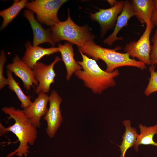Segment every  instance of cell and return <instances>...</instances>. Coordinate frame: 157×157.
<instances>
[{
	"mask_svg": "<svg viewBox=\"0 0 157 157\" xmlns=\"http://www.w3.org/2000/svg\"><path fill=\"white\" fill-rule=\"evenodd\" d=\"M2 110L9 115L8 120L13 119L15 123L11 126L5 127L0 123V135L10 131L16 136L19 141L18 148L11 152L7 157L15 155L19 157H26L29 153L28 144L33 145L37 137L36 128L32 124L23 110L13 106L4 107Z\"/></svg>",
	"mask_w": 157,
	"mask_h": 157,
	"instance_id": "1",
	"label": "cell"
},
{
	"mask_svg": "<svg viewBox=\"0 0 157 157\" xmlns=\"http://www.w3.org/2000/svg\"><path fill=\"white\" fill-rule=\"evenodd\" d=\"M79 51L82 60L77 61V63L83 70H78L74 74L83 81L85 86L90 89L94 93L100 94L108 88L116 85L115 78L119 74L117 69L111 72L104 71L100 68L95 60Z\"/></svg>",
	"mask_w": 157,
	"mask_h": 157,
	"instance_id": "2",
	"label": "cell"
},
{
	"mask_svg": "<svg viewBox=\"0 0 157 157\" xmlns=\"http://www.w3.org/2000/svg\"><path fill=\"white\" fill-rule=\"evenodd\" d=\"M78 49L95 60H101L106 64L105 71L108 72L114 71L118 67L131 66L142 70L147 68L146 64L140 61L131 58L127 53L117 52L115 49L105 48L95 44L93 40L88 42Z\"/></svg>",
	"mask_w": 157,
	"mask_h": 157,
	"instance_id": "3",
	"label": "cell"
},
{
	"mask_svg": "<svg viewBox=\"0 0 157 157\" xmlns=\"http://www.w3.org/2000/svg\"><path fill=\"white\" fill-rule=\"evenodd\" d=\"M69 12L68 9L66 20L60 21L49 28L55 42L66 40L76 45L79 47L93 40L94 36L88 27L85 26H80L76 24L71 19Z\"/></svg>",
	"mask_w": 157,
	"mask_h": 157,
	"instance_id": "4",
	"label": "cell"
},
{
	"mask_svg": "<svg viewBox=\"0 0 157 157\" xmlns=\"http://www.w3.org/2000/svg\"><path fill=\"white\" fill-rule=\"evenodd\" d=\"M66 0H35L27 1L25 7L36 15L37 20L51 26L58 22V11Z\"/></svg>",
	"mask_w": 157,
	"mask_h": 157,
	"instance_id": "5",
	"label": "cell"
},
{
	"mask_svg": "<svg viewBox=\"0 0 157 157\" xmlns=\"http://www.w3.org/2000/svg\"><path fill=\"white\" fill-rule=\"evenodd\" d=\"M145 30L137 41H131L126 44L124 50L130 57L136 58L147 65H151L150 56L151 46L150 35L154 26L151 21L146 23Z\"/></svg>",
	"mask_w": 157,
	"mask_h": 157,
	"instance_id": "6",
	"label": "cell"
},
{
	"mask_svg": "<svg viewBox=\"0 0 157 157\" xmlns=\"http://www.w3.org/2000/svg\"><path fill=\"white\" fill-rule=\"evenodd\" d=\"M61 59L56 56L54 60L49 65L38 62L32 69L35 78L38 82L35 92L38 94L42 92L48 93L51 85L55 82L56 73L53 68L55 64L60 61Z\"/></svg>",
	"mask_w": 157,
	"mask_h": 157,
	"instance_id": "7",
	"label": "cell"
},
{
	"mask_svg": "<svg viewBox=\"0 0 157 157\" xmlns=\"http://www.w3.org/2000/svg\"><path fill=\"white\" fill-rule=\"evenodd\" d=\"M62 101V99L56 90L51 91L49 96V107L43 118L47 123L46 133L50 138L53 137L63 121L60 108Z\"/></svg>",
	"mask_w": 157,
	"mask_h": 157,
	"instance_id": "8",
	"label": "cell"
},
{
	"mask_svg": "<svg viewBox=\"0 0 157 157\" xmlns=\"http://www.w3.org/2000/svg\"><path fill=\"white\" fill-rule=\"evenodd\" d=\"M124 1H117L111 7L107 9L99 8L94 13H90L91 19L98 22L100 26L101 34L104 35L109 29L112 28L116 22L118 15L121 12Z\"/></svg>",
	"mask_w": 157,
	"mask_h": 157,
	"instance_id": "9",
	"label": "cell"
},
{
	"mask_svg": "<svg viewBox=\"0 0 157 157\" xmlns=\"http://www.w3.org/2000/svg\"><path fill=\"white\" fill-rule=\"evenodd\" d=\"M7 70L13 73L22 81L23 85L29 91L33 85L37 86L38 82L34 76L32 69L28 67L17 55H15L12 63L6 66Z\"/></svg>",
	"mask_w": 157,
	"mask_h": 157,
	"instance_id": "10",
	"label": "cell"
},
{
	"mask_svg": "<svg viewBox=\"0 0 157 157\" xmlns=\"http://www.w3.org/2000/svg\"><path fill=\"white\" fill-rule=\"evenodd\" d=\"M49 98V96L46 93L40 92L38 94V97L34 101L23 109L32 124L36 128L40 126L41 118L46 115L48 110L47 104Z\"/></svg>",
	"mask_w": 157,
	"mask_h": 157,
	"instance_id": "11",
	"label": "cell"
},
{
	"mask_svg": "<svg viewBox=\"0 0 157 157\" xmlns=\"http://www.w3.org/2000/svg\"><path fill=\"white\" fill-rule=\"evenodd\" d=\"M33 13L29 10H25L24 15L29 21L33 33V45L36 46L45 42H48L53 46L56 43L54 41L49 28L45 29L37 20Z\"/></svg>",
	"mask_w": 157,
	"mask_h": 157,
	"instance_id": "12",
	"label": "cell"
},
{
	"mask_svg": "<svg viewBox=\"0 0 157 157\" xmlns=\"http://www.w3.org/2000/svg\"><path fill=\"white\" fill-rule=\"evenodd\" d=\"M134 16H135V15L131 2L129 1H124L122 10L117 18L114 30L109 36L104 40V43L110 46L116 41L122 40L123 38L117 37V35L123 27L127 25L129 20Z\"/></svg>",
	"mask_w": 157,
	"mask_h": 157,
	"instance_id": "13",
	"label": "cell"
},
{
	"mask_svg": "<svg viewBox=\"0 0 157 157\" xmlns=\"http://www.w3.org/2000/svg\"><path fill=\"white\" fill-rule=\"evenodd\" d=\"M25 47L26 50L22 59L31 69L43 56L59 52L58 47L44 48L38 46H34L30 41L26 43Z\"/></svg>",
	"mask_w": 157,
	"mask_h": 157,
	"instance_id": "14",
	"label": "cell"
},
{
	"mask_svg": "<svg viewBox=\"0 0 157 157\" xmlns=\"http://www.w3.org/2000/svg\"><path fill=\"white\" fill-rule=\"evenodd\" d=\"M58 47L66 70V78L68 81L74 73L82 68L74 58V49L71 43L67 42L63 44H59Z\"/></svg>",
	"mask_w": 157,
	"mask_h": 157,
	"instance_id": "15",
	"label": "cell"
},
{
	"mask_svg": "<svg viewBox=\"0 0 157 157\" xmlns=\"http://www.w3.org/2000/svg\"><path fill=\"white\" fill-rule=\"evenodd\" d=\"M131 3L135 16L141 24L151 21L155 9L154 0H133Z\"/></svg>",
	"mask_w": 157,
	"mask_h": 157,
	"instance_id": "16",
	"label": "cell"
},
{
	"mask_svg": "<svg viewBox=\"0 0 157 157\" xmlns=\"http://www.w3.org/2000/svg\"><path fill=\"white\" fill-rule=\"evenodd\" d=\"M122 123L125 127V130L122 136L121 144L119 147L121 151L120 157H125L127 151L135 144L138 134L136 129L131 126L130 120H124L123 121Z\"/></svg>",
	"mask_w": 157,
	"mask_h": 157,
	"instance_id": "17",
	"label": "cell"
},
{
	"mask_svg": "<svg viewBox=\"0 0 157 157\" xmlns=\"http://www.w3.org/2000/svg\"><path fill=\"white\" fill-rule=\"evenodd\" d=\"M140 133L137 136L134 149L136 152L138 151L139 145H152L157 147V142L154 141L153 138L157 134V124L149 127L140 124L139 125Z\"/></svg>",
	"mask_w": 157,
	"mask_h": 157,
	"instance_id": "18",
	"label": "cell"
},
{
	"mask_svg": "<svg viewBox=\"0 0 157 157\" xmlns=\"http://www.w3.org/2000/svg\"><path fill=\"white\" fill-rule=\"evenodd\" d=\"M27 0H15L9 7L0 12V16L3 19L1 30L5 28L17 16L21 10L25 7Z\"/></svg>",
	"mask_w": 157,
	"mask_h": 157,
	"instance_id": "19",
	"label": "cell"
},
{
	"mask_svg": "<svg viewBox=\"0 0 157 157\" xmlns=\"http://www.w3.org/2000/svg\"><path fill=\"white\" fill-rule=\"evenodd\" d=\"M6 74L9 89L16 94L21 102V107L23 108H26L32 102L31 100V96L30 95H26L24 93L14 78L12 72L7 70Z\"/></svg>",
	"mask_w": 157,
	"mask_h": 157,
	"instance_id": "20",
	"label": "cell"
},
{
	"mask_svg": "<svg viewBox=\"0 0 157 157\" xmlns=\"http://www.w3.org/2000/svg\"><path fill=\"white\" fill-rule=\"evenodd\" d=\"M149 71L150 76L144 92L146 96H149L152 93L157 92V71H155V65H151Z\"/></svg>",
	"mask_w": 157,
	"mask_h": 157,
	"instance_id": "21",
	"label": "cell"
},
{
	"mask_svg": "<svg viewBox=\"0 0 157 157\" xmlns=\"http://www.w3.org/2000/svg\"><path fill=\"white\" fill-rule=\"evenodd\" d=\"M6 58L3 50L1 51L0 54V89L3 88L6 85H8L7 78H6L4 76L3 70Z\"/></svg>",
	"mask_w": 157,
	"mask_h": 157,
	"instance_id": "22",
	"label": "cell"
},
{
	"mask_svg": "<svg viewBox=\"0 0 157 157\" xmlns=\"http://www.w3.org/2000/svg\"><path fill=\"white\" fill-rule=\"evenodd\" d=\"M151 41L153 45L151 47V51L150 56L151 65H157V28L155 31Z\"/></svg>",
	"mask_w": 157,
	"mask_h": 157,
	"instance_id": "23",
	"label": "cell"
},
{
	"mask_svg": "<svg viewBox=\"0 0 157 157\" xmlns=\"http://www.w3.org/2000/svg\"><path fill=\"white\" fill-rule=\"evenodd\" d=\"M155 9L153 13L151 19V21L154 25L157 26V0H154Z\"/></svg>",
	"mask_w": 157,
	"mask_h": 157,
	"instance_id": "24",
	"label": "cell"
},
{
	"mask_svg": "<svg viewBox=\"0 0 157 157\" xmlns=\"http://www.w3.org/2000/svg\"><path fill=\"white\" fill-rule=\"evenodd\" d=\"M108 1L112 6H113L117 2V1L115 0H108Z\"/></svg>",
	"mask_w": 157,
	"mask_h": 157,
	"instance_id": "25",
	"label": "cell"
}]
</instances>
